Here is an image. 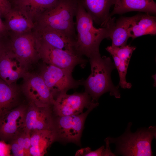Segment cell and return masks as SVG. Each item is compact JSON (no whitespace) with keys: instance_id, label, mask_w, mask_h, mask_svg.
Returning a JSON list of instances; mask_svg holds the SVG:
<instances>
[{"instance_id":"cell-1","label":"cell","mask_w":156,"mask_h":156,"mask_svg":"<svg viewBox=\"0 0 156 156\" xmlns=\"http://www.w3.org/2000/svg\"><path fill=\"white\" fill-rule=\"evenodd\" d=\"M75 16L77 32L75 45L76 53L88 59L100 55V44L104 39L109 38L112 24L106 27H95L92 20L78 1Z\"/></svg>"},{"instance_id":"cell-2","label":"cell","mask_w":156,"mask_h":156,"mask_svg":"<svg viewBox=\"0 0 156 156\" xmlns=\"http://www.w3.org/2000/svg\"><path fill=\"white\" fill-rule=\"evenodd\" d=\"M91 73L86 80H84L82 85L85 92L91 96L92 101L97 103L99 98L104 93L109 92L110 96L117 98H120L118 88L115 87L112 82L111 74L115 68L114 63L109 57L101 55L88 59Z\"/></svg>"},{"instance_id":"cell-3","label":"cell","mask_w":156,"mask_h":156,"mask_svg":"<svg viewBox=\"0 0 156 156\" xmlns=\"http://www.w3.org/2000/svg\"><path fill=\"white\" fill-rule=\"evenodd\" d=\"M78 0H58L53 6L43 12L35 23V29L48 28L57 30L75 42L74 18Z\"/></svg>"},{"instance_id":"cell-4","label":"cell","mask_w":156,"mask_h":156,"mask_svg":"<svg viewBox=\"0 0 156 156\" xmlns=\"http://www.w3.org/2000/svg\"><path fill=\"white\" fill-rule=\"evenodd\" d=\"M132 124L131 122L128 123L125 132L120 137L107 138L109 144L116 145L115 153L123 156H152L151 143L156 138V127L151 126L133 133L130 130Z\"/></svg>"},{"instance_id":"cell-5","label":"cell","mask_w":156,"mask_h":156,"mask_svg":"<svg viewBox=\"0 0 156 156\" xmlns=\"http://www.w3.org/2000/svg\"><path fill=\"white\" fill-rule=\"evenodd\" d=\"M99 105L98 103L92 102L84 113L65 116H57L53 121V129L56 139L66 142L80 144L81 135L85 120L89 113Z\"/></svg>"},{"instance_id":"cell-6","label":"cell","mask_w":156,"mask_h":156,"mask_svg":"<svg viewBox=\"0 0 156 156\" xmlns=\"http://www.w3.org/2000/svg\"><path fill=\"white\" fill-rule=\"evenodd\" d=\"M72 72L43 62L39 73L45 84L53 94L55 99L60 94L82 85L83 79L76 80Z\"/></svg>"},{"instance_id":"cell-7","label":"cell","mask_w":156,"mask_h":156,"mask_svg":"<svg viewBox=\"0 0 156 156\" xmlns=\"http://www.w3.org/2000/svg\"><path fill=\"white\" fill-rule=\"evenodd\" d=\"M8 35L10 38L6 42L7 46L29 67L40 59V40L34 30L22 34Z\"/></svg>"},{"instance_id":"cell-8","label":"cell","mask_w":156,"mask_h":156,"mask_svg":"<svg viewBox=\"0 0 156 156\" xmlns=\"http://www.w3.org/2000/svg\"><path fill=\"white\" fill-rule=\"evenodd\" d=\"M39 40L40 58L44 63L71 72L77 65L82 68L86 66L88 61L83 56L54 48Z\"/></svg>"},{"instance_id":"cell-9","label":"cell","mask_w":156,"mask_h":156,"mask_svg":"<svg viewBox=\"0 0 156 156\" xmlns=\"http://www.w3.org/2000/svg\"><path fill=\"white\" fill-rule=\"evenodd\" d=\"M23 78L22 90L30 103L38 107L53 106L54 96L39 74L28 71Z\"/></svg>"},{"instance_id":"cell-10","label":"cell","mask_w":156,"mask_h":156,"mask_svg":"<svg viewBox=\"0 0 156 156\" xmlns=\"http://www.w3.org/2000/svg\"><path fill=\"white\" fill-rule=\"evenodd\" d=\"M92 102L91 96L85 92L70 94L64 93L57 96L52 106L56 116H72L83 113Z\"/></svg>"},{"instance_id":"cell-11","label":"cell","mask_w":156,"mask_h":156,"mask_svg":"<svg viewBox=\"0 0 156 156\" xmlns=\"http://www.w3.org/2000/svg\"><path fill=\"white\" fill-rule=\"evenodd\" d=\"M29 67L5 46L0 55V78L8 85L16 83L28 72Z\"/></svg>"},{"instance_id":"cell-12","label":"cell","mask_w":156,"mask_h":156,"mask_svg":"<svg viewBox=\"0 0 156 156\" xmlns=\"http://www.w3.org/2000/svg\"><path fill=\"white\" fill-rule=\"evenodd\" d=\"M26 110L25 107L20 106L0 117V138L2 140L14 138L23 130Z\"/></svg>"},{"instance_id":"cell-13","label":"cell","mask_w":156,"mask_h":156,"mask_svg":"<svg viewBox=\"0 0 156 156\" xmlns=\"http://www.w3.org/2000/svg\"><path fill=\"white\" fill-rule=\"evenodd\" d=\"M51 107H38L30 103L26 113L23 130L31 132L53 129V120Z\"/></svg>"},{"instance_id":"cell-14","label":"cell","mask_w":156,"mask_h":156,"mask_svg":"<svg viewBox=\"0 0 156 156\" xmlns=\"http://www.w3.org/2000/svg\"><path fill=\"white\" fill-rule=\"evenodd\" d=\"M93 21L105 27L112 18L109 11L115 0H78Z\"/></svg>"},{"instance_id":"cell-15","label":"cell","mask_w":156,"mask_h":156,"mask_svg":"<svg viewBox=\"0 0 156 156\" xmlns=\"http://www.w3.org/2000/svg\"><path fill=\"white\" fill-rule=\"evenodd\" d=\"M4 18L8 34H22L34 29V23L23 12L14 8H12Z\"/></svg>"},{"instance_id":"cell-16","label":"cell","mask_w":156,"mask_h":156,"mask_svg":"<svg viewBox=\"0 0 156 156\" xmlns=\"http://www.w3.org/2000/svg\"><path fill=\"white\" fill-rule=\"evenodd\" d=\"M34 31L40 40L51 46L76 53L75 42L61 32L48 28L35 29Z\"/></svg>"},{"instance_id":"cell-17","label":"cell","mask_w":156,"mask_h":156,"mask_svg":"<svg viewBox=\"0 0 156 156\" xmlns=\"http://www.w3.org/2000/svg\"><path fill=\"white\" fill-rule=\"evenodd\" d=\"M14 7L24 13L35 24L45 11L54 5L58 0H12Z\"/></svg>"},{"instance_id":"cell-18","label":"cell","mask_w":156,"mask_h":156,"mask_svg":"<svg viewBox=\"0 0 156 156\" xmlns=\"http://www.w3.org/2000/svg\"><path fill=\"white\" fill-rule=\"evenodd\" d=\"M30 133L29 151L31 156H44L49 147L56 139L53 129L35 130Z\"/></svg>"},{"instance_id":"cell-19","label":"cell","mask_w":156,"mask_h":156,"mask_svg":"<svg viewBox=\"0 0 156 156\" xmlns=\"http://www.w3.org/2000/svg\"><path fill=\"white\" fill-rule=\"evenodd\" d=\"M110 16L130 11H137L155 14L156 3L153 0H115Z\"/></svg>"},{"instance_id":"cell-20","label":"cell","mask_w":156,"mask_h":156,"mask_svg":"<svg viewBox=\"0 0 156 156\" xmlns=\"http://www.w3.org/2000/svg\"><path fill=\"white\" fill-rule=\"evenodd\" d=\"M156 34V18L148 14H138L128 29L129 38L133 39L146 35Z\"/></svg>"},{"instance_id":"cell-21","label":"cell","mask_w":156,"mask_h":156,"mask_svg":"<svg viewBox=\"0 0 156 156\" xmlns=\"http://www.w3.org/2000/svg\"><path fill=\"white\" fill-rule=\"evenodd\" d=\"M137 15L130 17H123L114 21L109 38L112 40V46L119 47L127 45L129 38L128 29Z\"/></svg>"},{"instance_id":"cell-22","label":"cell","mask_w":156,"mask_h":156,"mask_svg":"<svg viewBox=\"0 0 156 156\" xmlns=\"http://www.w3.org/2000/svg\"><path fill=\"white\" fill-rule=\"evenodd\" d=\"M19 92L16 83L8 85L0 78V117L12 109L16 104Z\"/></svg>"},{"instance_id":"cell-23","label":"cell","mask_w":156,"mask_h":156,"mask_svg":"<svg viewBox=\"0 0 156 156\" xmlns=\"http://www.w3.org/2000/svg\"><path fill=\"white\" fill-rule=\"evenodd\" d=\"M120 60V63L117 69L120 78L118 87L119 86L123 88H130L132 86L131 84L127 82L126 79V76L130 59H124Z\"/></svg>"},{"instance_id":"cell-24","label":"cell","mask_w":156,"mask_h":156,"mask_svg":"<svg viewBox=\"0 0 156 156\" xmlns=\"http://www.w3.org/2000/svg\"><path fill=\"white\" fill-rule=\"evenodd\" d=\"M104 146H103L94 151H92L90 148L87 147L78 150L76 152V156H102Z\"/></svg>"},{"instance_id":"cell-25","label":"cell","mask_w":156,"mask_h":156,"mask_svg":"<svg viewBox=\"0 0 156 156\" xmlns=\"http://www.w3.org/2000/svg\"><path fill=\"white\" fill-rule=\"evenodd\" d=\"M12 6L8 0H0V16L5 18L12 8Z\"/></svg>"},{"instance_id":"cell-26","label":"cell","mask_w":156,"mask_h":156,"mask_svg":"<svg viewBox=\"0 0 156 156\" xmlns=\"http://www.w3.org/2000/svg\"><path fill=\"white\" fill-rule=\"evenodd\" d=\"M24 134V151L25 156H31L29 149L31 146V136L30 132L23 130Z\"/></svg>"},{"instance_id":"cell-27","label":"cell","mask_w":156,"mask_h":156,"mask_svg":"<svg viewBox=\"0 0 156 156\" xmlns=\"http://www.w3.org/2000/svg\"><path fill=\"white\" fill-rule=\"evenodd\" d=\"M11 151L14 156H25L23 149L17 142L15 140L10 144Z\"/></svg>"},{"instance_id":"cell-28","label":"cell","mask_w":156,"mask_h":156,"mask_svg":"<svg viewBox=\"0 0 156 156\" xmlns=\"http://www.w3.org/2000/svg\"><path fill=\"white\" fill-rule=\"evenodd\" d=\"M11 151L10 144L6 143L4 141H0V156H10Z\"/></svg>"},{"instance_id":"cell-29","label":"cell","mask_w":156,"mask_h":156,"mask_svg":"<svg viewBox=\"0 0 156 156\" xmlns=\"http://www.w3.org/2000/svg\"><path fill=\"white\" fill-rule=\"evenodd\" d=\"M0 16V40H3L8 35V32L4 22Z\"/></svg>"},{"instance_id":"cell-30","label":"cell","mask_w":156,"mask_h":156,"mask_svg":"<svg viewBox=\"0 0 156 156\" xmlns=\"http://www.w3.org/2000/svg\"><path fill=\"white\" fill-rule=\"evenodd\" d=\"M105 141L106 144V148L104 149L102 156H115V155L112 153L110 149L109 144V140L107 138L105 140Z\"/></svg>"},{"instance_id":"cell-31","label":"cell","mask_w":156,"mask_h":156,"mask_svg":"<svg viewBox=\"0 0 156 156\" xmlns=\"http://www.w3.org/2000/svg\"><path fill=\"white\" fill-rule=\"evenodd\" d=\"M109 53L112 57L114 60L115 67L117 69L120 63L121 60L120 58L115 53L112 52H110Z\"/></svg>"},{"instance_id":"cell-32","label":"cell","mask_w":156,"mask_h":156,"mask_svg":"<svg viewBox=\"0 0 156 156\" xmlns=\"http://www.w3.org/2000/svg\"><path fill=\"white\" fill-rule=\"evenodd\" d=\"M3 40H0V55L5 46V42Z\"/></svg>"},{"instance_id":"cell-33","label":"cell","mask_w":156,"mask_h":156,"mask_svg":"<svg viewBox=\"0 0 156 156\" xmlns=\"http://www.w3.org/2000/svg\"><path fill=\"white\" fill-rule=\"evenodd\" d=\"M152 77L154 79V83L153 84L154 87L156 86V74L154 75H153L152 76Z\"/></svg>"}]
</instances>
